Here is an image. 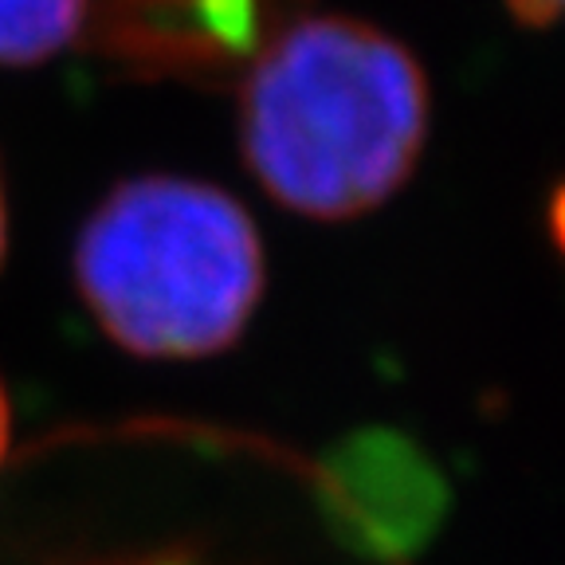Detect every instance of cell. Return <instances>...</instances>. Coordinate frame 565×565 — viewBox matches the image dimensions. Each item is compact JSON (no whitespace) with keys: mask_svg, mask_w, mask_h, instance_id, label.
<instances>
[{"mask_svg":"<svg viewBox=\"0 0 565 565\" xmlns=\"http://www.w3.org/2000/svg\"><path fill=\"white\" fill-rule=\"evenodd\" d=\"M433 95L401 40L353 17L282 28L239 90V146L264 193L307 221H353L413 177Z\"/></svg>","mask_w":565,"mask_h":565,"instance_id":"obj_1","label":"cell"},{"mask_svg":"<svg viewBox=\"0 0 565 565\" xmlns=\"http://www.w3.org/2000/svg\"><path fill=\"white\" fill-rule=\"evenodd\" d=\"M264 279V239L244 204L193 177L122 181L75 239L83 302L138 358L189 362L236 345Z\"/></svg>","mask_w":565,"mask_h":565,"instance_id":"obj_2","label":"cell"},{"mask_svg":"<svg viewBox=\"0 0 565 565\" xmlns=\"http://www.w3.org/2000/svg\"><path fill=\"white\" fill-rule=\"evenodd\" d=\"M90 0H0V67H35L83 32Z\"/></svg>","mask_w":565,"mask_h":565,"instance_id":"obj_3","label":"cell"},{"mask_svg":"<svg viewBox=\"0 0 565 565\" xmlns=\"http://www.w3.org/2000/svg\"><path fill=\"white\" fill-rule=\"evenodd\" d=\"M507 12L519 20L522 28H554V20L562 17V0H507Z\"/></svg>","mask_w":565,"mask_h":565,"instance_id":"obj_4","label":"cell"},{"mask_svg":"<svg viewBox=\"0 0 565 565\" xmlns=\"http://www.w3.org/2000/svg\"><path fill=\"white\" fill-rule=\"evenodd\" d=\"M95 565H193V562L177 554H150V557H118V562H95Z\"/></svg>","mask_w":565,"mask_h":565,"instance_id":"obj_5","label":"cell"},{"mask_svg":"<svg viewBox=\"0 0 565 565\" xmlns=\"http://www.w3.org/2000/svg\"><path fill=\"white\" fill-rule=\"evenodd\" d=\"M0 259H4V196H0Z\"/></svg>","mask_w":565,"mask_h":565,"instance_id":"obj_6","label":"cell"}]
</instances>
